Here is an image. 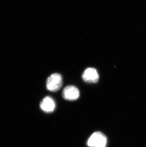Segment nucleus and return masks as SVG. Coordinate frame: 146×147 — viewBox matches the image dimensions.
<instances>
[{
	"label": "nucleus",
	"mask_w": 146,
	"mask_h": 147,
	"mask_svg": "<svg viewBox=\"0 0 146 147\" xmlns=\"http://www.w3.org/2000/svg\"><path fill=\"white\" fill-rule=\"evenodd\" d=\"M40 107L42 110L45 113H52L55 109V102L51 97L47 96L41 101Z\"/></svg>",
	"instance_id": "5"
},
{
	"label": "nucleus",
	"mask_w": 146,
	"mask_h": 147,
	"mask_svg": "<svg viewBox=\"0 0 146 147\" xmlns=\"http://www.w3.org/2000/svg\"><path fill=\"white\" fill-rule=\"evenodd\" d=\"M63 83L62 77L58 74H53L47 79L46 87L48 90L51 92H57L61 88Z\"/></svg>",
	"instance_id": "2"
},
{
	"label": "nucleus",
	"mask_w": 146,
	"mask_h": 147,
	"mask_svg": "<svg viewBox=\"0 0 146 147\" xmlns=\"http://www.w3.org/2000/svg\"><path fill=\"white\" fill-rule=\"evenodd\" d=\"M80 92L78 89L74 86L69 85L64 88L62 92V97L65 100L74 101L78 98Z\"/></svg>",
	"instance_id": "3"
},
{
	"label": "nucleus",
	"mask_w": 146,
	"mask_h": 147,
	"mask_svg": "<svg viewBox=\"0 0 146 147\" xmlns=\"http://www.w3.org/2000/svg\"><path fill=\"white\" fill-rule=\"evenodd\" d=\"M83 80L86 82L90 83H96L99 79V76L96 69L94 68L86 69L82 75Z\"/></svg>",
	"instance_id": "4"
},
{
	"label": "nucleus",
	"mask_w": 146,
	"mask_h": 147,
	"mask_svg": "<svg viewBox=\"0 0 146 147\" xmlns=\"http://www.w3.org/2000/svg\"><path fill=\"white\" fill-rule=\"evenodd\" d=\"M107 139L101 132H95L91 135L87 141V144L90 147H106Z\"/></svg>",
	"instance_id": "1"
}]
</instances>
